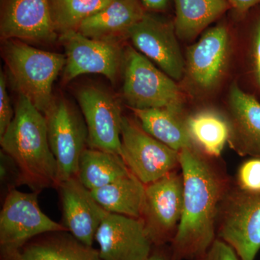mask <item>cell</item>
I'll return each instance as SVG.
<instances>
[{"mask_svg": "<svg viewBox=\"0 0 260 260\" xmlns=\"http://www.w3.org/2000/svg\"><path fill=\"white\" fill-rule=\"evenodd\" d=\"M215 159L194 148L179 151L183 210L169 244L174 260H203L217 239L219 210L230 180Z\"/></svg>", "mask_w": 260, "mask_h": 260, "instance_id": "cell-1", "label": "cell"}, {"mask_svg": "<svg viewBox=\"0 0 260 260\" xmlns=\"http://www.w3.org/2000/svg\"><path fill=\"white\" fill-rule=\"evenodd\" d=\"M0 144L18 168L20 186L38 192L56 188L57 164L48 139L47 119L25 95L20 94L14 117Z\"/></svg>", "mask_w": 260, "mask_h": 260, "instance_id": "cell-2", "label": "cell"}, {"mask_svg": "<svg viewBox=\"0 0 260 260\" xmlns=\"http://www.w3.org/2000/svg\"><path fill=\"white\" fill-rule=\"evenodd\" d=\"M3 54L15 88L44 115L55 100L53 84L64 69V54L40 50L18 39L5 40Z\"/></svg>", "mask_w": 260, "mask_h": 260, "instance_id": "cell-3", "label": "cell"}, {"mask_svg": "<svg viewBox=\"0 0 260 260\" xmlns=\"http://www.w3.org/2000/svg\"><path fill=\"white\" fill-rule=\"evenodd\" d=\"M123 98L131 109H169L183 112L184 98L174 80L134 48L124 51Z\"/></svg>", "mask_w": 260, "mask_h": 260, "instance_id": "cell-4", "label": "cell"}, {"mask_svg": "<svg viewBox=\"0 0 260 260\" xmlns=\"http://www.w3.org/2000/svg\"><path fill=\"white\" fill-rule=\"evenodd\" d=\"M38 191L11 189L0 213V260H14L18 251L34 238L56 232H68L43 213Z\"/></svg>", "mask_w": 260, "mask_h": 260, "instance_id": "cell-5", "label": "cell"}, {"mask_svg": "<svg viewBox=\"0 0 260 260\" xmlns=\"http://www.w3.org/2000/svg\"><path fill=\"white\" fill-rule=\"evenodd\" d=\"M216 235L241 259H255L260 250V193L231 187L219 210Z\"/></svg>", "mask_w": 260, "mask_h": 260, "instance_id": "cell-6", "label": "cell"}, {"mask_svg": "<svg viewBox=\"0 0 260 260\" xmlns=\"http://www.w3.org/2000/svg\"><path fill=\"white\" fill-rule=\"evenodd\" d=\"M120 156L145 185L180 168L179 152L148 134L138 120L123 116Z\"/></svg>", "mask_w": 260, "mask_h": 260, "instance_id": "cell-7", "label": "cell"}, {"mask_svg": "<svg viewBox=\"0 0 260 260\" xmlns=\"http://www.w3.org/2000/svg\"><path fill=\"white\" fill-rule=\"evenodd\" d=\"M183 210L182 175L174 171L145 186L140 220L153 246L169 245L177 234Z\"/></svg>", "mask_w": 260, "mask_h": 260, "instance_id": "cell-8", "label": "cell"}, {"mask_svg": "<svg viewBox=\"0 0 260 260\" xmlns=\"http://www.w3.org/2000/svg\"><path fill=\"white\" fill-rule=\"evenodd\" d=\"M44 116L49 145L57 164L58 186L76 176L80 157L88 148V129L81 116L64 99L54 100Z\"/></svg>", "mask_w": 260, "mask_h": 260, "instance_id": "cell-9", "label": "cell"}, {"mask_svg": "<svg viewBox=\"0 0 260 260\" xmlns=\"http://www.w3.org/2000/svg\"><path fill=\"white\" fill-rule=\"evenodd\" d=\"M59 39L66 57L63 69L65 83L85 74L103 75L115 83L124 60L119 42L90 39L78 30L61 34Z\"/></svg>", "mask_w": 260, "mask_h": 260, "instance_id": "cell-10", "label": "cell"}, {"mask_svg": "<svg viewBox=\"0 0 260 260\" xmlns=\"http://www.w3.org/2000/svg\"><path fill=\"white\" fill-rule=\"evenodd\" d=\"M135 47L174 80L185 75V59L178 42L174 20L147 11L127 32Z\"/></svg>", "mask_w": 260, "mask_h": 260, "instance_id": "cell-11", "label": "cell"}, {"mask_svg": "<svg viewBox=\"0 0 260 260\" xmlns=\"http://www.w3.org/2000/svg\"><path fill=\"white\" fill-rule=\"evenodd\" d=\"M77 99L88 129V148L120 155L123 115L117 99L93 85L80 88Z\"/></svg>", "mask_w": 260, "mask_h": 260, "instance_id": "cell-12", "label": "cell"}, {"mask_svg": "<svg viewBox=\"0 0 260 260\" xmlns=\"http://www.w3.org/2000/svg\"><path fill=\"white\" fill-rule=\"evenodd\" d=\"M230 50V35L225 25L208 29L186 51L185 74L191 83L201 90L216 86L226 70Z\"/></svg>", "mask_w": 260, "mask_h": 260, "instance_id": "cell-13", "label": "cell"}, {"mask_svg": "<svg viewBox=\"0 0 260 260\" xmlns=\"http://www.w3.org/2000/svg\"><path fill=\"white\" fill-rule=\"evenodd\" d=\"M95 242L102 260H147L153 248L140 219L110 213L98 229Z\"/></svg>", "mask_w": 260, "mask_h": 260, "instance_id": "cell-14", "label": "cell"}, {"mask_svg": "<svg viewBox=\"0 0 260 260\" xmlns=\"http://www.w3.org/2000/svg\"><path fill=\"white\" fill-rule=\"evenodd\" d=\"M0 35L4 41H56L59 36L51 21L49 0H1Z\"/></svg>", "mask_w": 260, "mask_h": 260, "instance_id": "cell-15", "label": "cell"}, {"mask_svg": "<svg viewBox=\"0 0 260 260\" xmlns=\"http://www.w3.org/2000/svg\"><path fill=\"white\" fill-rule=\"evenodd\" d=\"M56 189L60 198L62 225L79 242L93 246L98 229L109 212L76 176L61 181Z\"/></svg>", "mask_w": 260, "mask_h": 260, "instance_id": "cell-16", "label": "cell"}, {"mask_svg": "<svg viewBox=\"0 0 260 260\" xmlns=\"http://www.w3.org/2000/svg\"><path fill=\"white\" fill-rule=\"evenodd\" d=\"M231 148L242 156L260 158V102L237 83L231 87L228 99Z\"/></svg>", "mask_w": 260, "mask_h": 260, "instance_id": "cell-17", "label": "cell"}, {"mask_svg": "<svg viewBox=\"0 0 260 260\" xmlns=\"http://www.w3.org/2000/svg\"><path fill=\"white\" fill-rule=\"evenodd\" d=\"M147 10L142 0H112L106 8L80 24L78 31L96 40L116 42L127 37Z\"/></svg>", "mask_w": 260, "mask_h": 260, "instance_id": "cell-18", "label": "cell"}, {"mask_svg": "<svg viewBox=\"0 0 260 260\" xmlns=\"http://www.w3.org/2000/svg\"><path fill=\"white\" fill-rule=\"evenodd\" d=\"M14 260H102L99 249L85 245L68 232L47 233L34 238Z\"/></svg>", "mask_w": 260, "mask_h": 260, "instance_id": "cell-19", "label": "cell"}, {"mask_svg": "<svg viewBox=\"0 0 260 260\" xmlns=\"http://www.w3.org/2000/svg\"><path fill=\"white\" fill-rule=\"evenodd\" d=\"M185 124L195 148L209 158L220 156L230 139L226 115L215 109H202L186 116Z\"/></svg>", "mask_w": 260, "mask_h": 260, "instance_id": "cell-20", "label": "cell"}, {"mask_svg": "<svg viewBox=\"0 0 260 260\" xmlns=\"http://www.w3.org/2000/svg\"><path fill=\"white\" fill-rule=\"evenodd\" d=\"M140 125L155 139L181 151L194 148L182 113L169 109H132Z\"/></svg>", "mask_w": 260, "mask_h": 260, "instance_id": "cell-21", "label": "cell"}, {"mask_svg": "<svg viewBox=\"0 0 260 260\" xmlns=\"http://www.w3.org/2000/svg\"><path fill=\"white\" fill-rule=\"evenodd\" d=\"M145 186L134 174L90 191L94 199L110 213L141 218Z\"/></svg>", "mask_w": 260, "mask_h": 260, "instance_id": "cell-22", "label": "cell"}, {"mask_svg": "<svg viewBox=\"0 0 260 260\" xmlns=\"http://www.w3.org/2000/svg\"><path fill=\"white\" fill-rule=\"evenodd\" d=\"M175 6L174 19L179 39L191 40L207 27L220 18L230 5L225 0H173Z\"/></svg>", "mask_w": 260, "mask_h": 260, "instance_id": "cell-23", "label": "cell"}, {"mask_svg": "<svg viewBox=\"0 0 260 260\" xmlns=\"http://www.w3.org/2000/svg\"><path fill=\"white\" fill-rule=\"evenodd\" d=\"M130 173L120 155L87 148L80 157L76 177L92 191L126 177Z\"/></svg>", "mask_w": 260, "mask_h": 260, "instance_id": "cell-24", "label": "cell"}, {"mask_svg": "<svg viewBox=\"0 0 260 260\" xmlns=\"http://www.w3.org/2000/svg\"><path fill=\"white\" fill-rule=\"evenodd\" d=\"M112 0H49L51 21L58 35L78 30L89 17L104 9Z\"/></svg>", "mask_w": 260, "mask_h": 260, "instance_id": "cell-25", "label": "cell"}, {"mask_svg": "<svg viewBox=\"0 0 260 260\" xmlns=\"http://www.w3.org/2000/svg\"><path fill=\"white\" fill-rule=\"evenodd\" d=\"M236 186L241 190L260 193V158H251L243 162L236 176Z\"/></svg>", "mask_w": 260, "mask_h": 260, "instance_id": "cell-26", "label": "cell"}, {"mask_svg": "<svg viewBox=\"0 0 260 260\" xmlns=\"http://www.w3.org/2000/svg\"><path fill=\"white\" fill-rule=\"evenodd\" d=\"M0 162V179L1 184L8 188V192L20 186V172L16 164L8 154L1 150ZM8 194V193H7Z\"/></svg>", "mask_w": 260, "mask_h": 260, "instance_id": "cell-27", "label": "cell"}, {"mask_svg": "<svg viewBox=\"0 0 260 260\" xmlns=\"http://www.w3.org/2000/svg\"><path fill=\"white\" fill-rule=\"evenodd\" d=\"M6 76L1 70L0 73V138L5 134L13 120V111L8 91Z\"/></svg>", "mask_w": 260, "mask_h": 260, "instance_id": "cell-28", "label": "cell"}, {"mask_svg": "<svg viewBox=\"0 0 260 260\" xmlns=\"http://www.w3.org/2000/svg\"><path fill=\"white\" fill-rule=\"evenodd\" d=\"M203 260H242L234 249L217 238Z\"/></svg>", "mask_w": 260, "mask_h": 260, "instance_id": "cell-29", "label": "cell"}, {"mask_svg": "<svg viewBox=\"0 0 260 260\" xmlns=\"http://www.w3.org/2000/svg\"><path fill=\"white\" fill-rule=\"evenodd\" d=\"M251 59L253 73L260 88V14L254 25L251 39Z\"/></svg>", "mask_w": 260, "mask_h": 260, "instance_id": "cell-30", "label": "cell"}, {"mask_svg": "<svg viewBox=\"0 0 260 260\" xmlns=\"http://www.w3.org/2000/svg\"><path fill=\"white\" fill-rule=\"evenodd\" d=\"M239 16H244L248 12L259 4L260 0H225Z\"/></svg>", "mask_w": 260, "mask_h": 260, "instance_id": "cell-31", "label": "cell"}, {"mask_svg": "<svg viewBox=\"0 0 260 260\" xmlns=\"http://www.w3.org/2000/svg\"><path fill=\"white\" fill-rule=\"evenodd\" d=\"M172 0H142L145 10L153 13H162L169 8Z\"/></svg>", "mask_w": 260, "mask_h": 260, "instance_id": "cell-32", "label": "cell"}, {"mask_svg": "<svg viewBox=\"0 0 260 260\" xmlns=\"http://www.w3.org/2000/svg\"><path fill=\"white\" fill-rule=\"evenodd\" d=\"M147 260H174L170 246H153V250Z\"/></svg>", "mask_w": 260, "mask_h": 260, "instance_id": "cell-33", "label": "cell"}]
</instances>
